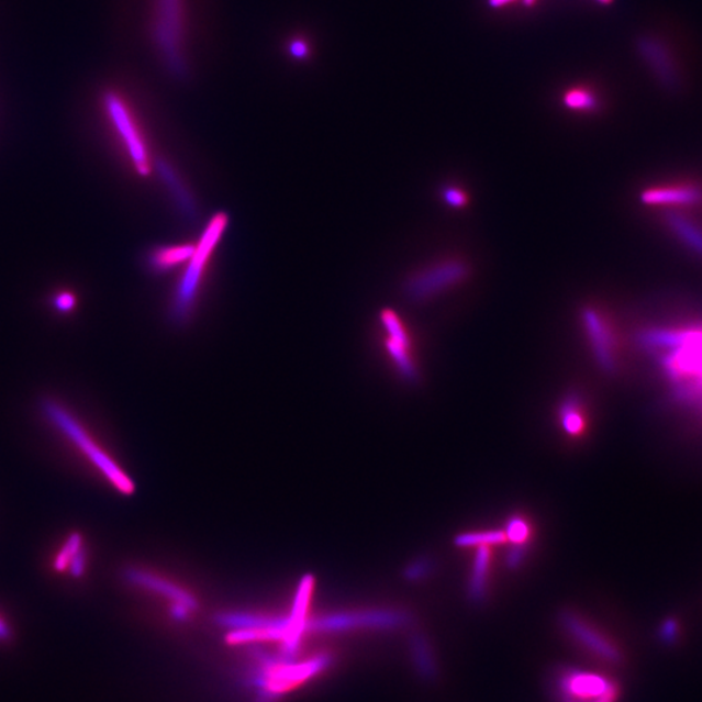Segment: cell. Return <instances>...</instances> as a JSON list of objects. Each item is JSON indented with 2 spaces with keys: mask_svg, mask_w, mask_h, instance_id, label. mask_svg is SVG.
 Here are the masks:
<instances>
[{
  "mask_svg": "<svg viewBox=\"0 0 702 702\" xmlns=\"http://www.w3.org/2000/svg\"><path fill=\"white\" fill-rule=\"evenodd\" d=\"M565 103L573 110L592 111L598 108V99L587 90L570 91L565 98Z\"/></svg>",
  "mask_w": 702,
  "mask_h": 702,
  "instance_id": "cell-25",
  "label": "cell"
},
{
  "mask_svg": "<svg viewBox=\"0 0 702 702\" xmlns=\"http://www.w3.org/2000/svg\"><path fill=\"white\" fill-rule=\"evenodd\" d=\"M125 579L134 586L165 595L166 599L174 601V605L187 606L191 612H194L198 608L197 600L193 595L183 591L182 588L169 583L166 579L154 576V573L138 569H127L125 571Z\"/></svg>",
  "mask_w": 702,
  "mask_h": 702,
  "instance_id": "cell-15",
  "label": "cell"
},
{
  "mask_svg": "<svg viewBox=\"0 0 702 702\" xmlns=\"http://www.w3.org/2000/svg\"><path fill=\"white\" fill-rule=\"evenodd\" d=\"M662 636L666 642H673L678 635V624L673 621H668L664 624Z\"/></svg>",
  "mask_w": 702,
  "mask_h": 702,
  "instance_id": "cell-33",
  "label": "cell"
},
{
  "mask_svg": "<svg viewBox=\"0 0 702 702\" xmlns=\"http://www.w3.org/2000/svg\"><path fill=\"white\" fill-rule=\"evenodd\" d=\"M561 623L567 633L593 655L610 664L622 661L621 651L615 645L577 614L564 612Z\"/></svg>",
  "mask_w": 702,
  "mask_h": 702,
  "instance_id": "cell-12",
  "label": "cell"
},
{
  "mask_svg": "<svg viewBox=\"0 0 702 702\" xmlns=\"http://www.w3.org/2000/svg\"><path fill=\"white\" fill-rule=\"evenodd\" d=\"M505 542V534L501 531L479 532V534H464L456 538L458 546H491Z\"/></svg>",
  "mask_w": 702,
  "mask_h": 702,
  "instance_id": "cell-24",
  "label": "cell"
},
{
  "mask_svg": "<svg viewBox=\"0 0 702 702\" xmlns=\"http://www.w3.org/2000/svg\"><path fill=\"white\" fill-rule=\"evenodd\" d=\"M196 244H172L156 246L146 254V267L154 274H167L187 265Z\"/></svg>",
  "mask_w": 702,
  "mask_h": 702,
  "instance_id": "cell-16",
  "label": "cell"
},
{
  "mask_svg": "<svg viewBox=\"0 0 702 702\" xmlns=\"http://www.w3.org/2000/svg\"><path fill=\"white\" fill-rule=\"evenodd\" d=\"M444 198L452 208H464L467 202L464 191L454 188H446L444 190Z\"/></svg>",
  "mask_w": 702,
  "mask_h": 702,
  "instance_id": "cell-30",
  "label": "cell"
},
{
  "mask_svg": "<svg viewBox=\"0 0 702 702\" xmlns=\"http://www.w3.org/2000/svg\"><path fill=\"white\" fill-rule=\"evenodd\" d=\"M411 650H413V657L417 671L422 673L424 678L432 679L436 677V664L435 658L432 656L430 645L427 640L420 634H416L411 642Z\"/></svg>",
  "mask_w": 702,
  "mask_h": 702,
  "instance_id": "cell-20",
  "label": "cell"
},
{
  "mask_svg": "<svg viewBox=\"0 0 702 702\" xmlns=\"http://www.w3.org/2000/svg\"><path fill=\"white\" fill-rule=\"evenodd\" d=\"M41 408L46 420L87 457L89 463L109 480V483L116 488V491L125 495H131L136 491V484L130 475L124 472L123 468L96 443V439L88 434V431L66 408L53 400H45Z\"/></svg>",
  "mask_w": 702,
  "mask_h": 702,
  "instance_id": "cell-5",
  "label": "cell"
},
{
  "mask_svg": "<svg viewBox=\"0 0 702 702\" xmlns=\"http://www.w3.org/2000/svg\"><path fill=\"white\" fill-rule=\"evenodd\" d=\"M382 327L388 333V338L395 339V342L410 345L409 336L405 327L401 322L399 315L392 310H382L380 315Z\"/></svg>",
  "mask_w": 702,
  "mask_h": 702,
  "instance_id": "cell-23",
  "label": "cell"
},
{
  "mask_svg": "<svg viewBox=\"0 0 702 702\" xmlns=\"http://www.w3.org/2000/svg\"><path fill=\"white\" fill-rule=\"evenodd\" d=\"M409 346L392 338H387L386 342L389 356L393 359L397 368L408 380L414 381L416 379V370L413 360L410 358Z\"/></svg>",
  "mask_w": 702,
  "mask_h": 702,
  "instance_id": "cell-21",
  "label": "cell"
},
{
  "mask_svg": "<svg viewBox=\"0 0 702 702\" xmlns=\"http://www.w3.org/2000/svg\"><path fill=\"white\" fill-rule=\"evenodd\" d=\"M231 218L225 211H218L205 224L200 239L196 244L186 269L180 276L169 302L168 316L177 327L190 322L200 297L205 269H208L216 247L229 230Z\"/></svg>",
  "mask_w": 702,
  "mask_h": 702,
  "instance_id": "cell-3",
  "label": "cell"
},
{
  "mask_svg": "<svg viewBox=\"0 0 702 702\" xmlns=\"http://www.w3.org/2000/svg\"><path fill=\"white\" fill-rule=\"evenodd\" d=\"M506 531L510 542L515 545H524L527 542L530 535L528 524L522 517H512L508 523Z\"/></svg>",
  "mask_w": 702,
  "mask_h": 702,
  "instance_id": "cell-26",
  "label": "cell"
},
{
  "mask_svg": "<svg viewBox=\"0 0 702 702\" xmlns=\"http://www.w3.org/2000/svg\"><path fill=\"white\" fill-rule=\"evenodd\" d=\"M662 224L670 236L687 252L702 260V222L692 211L662 210Z\"/></svg>",
  "mask_w": 702,
  "mask_h": 702,
  "instance_id": "cell-13",
  "label": "cell"
},
{
  "mask_svg": "<svg viewBox=\"0 0 702 702\" xmlns=\"http://www.w3.org/2000/svg\"><path fill=\"white\" fill-rule=\"evenodd\" d=\"M431 571V564L427 559H417L416 562L411 564L406 569V578L411 581L423 579L427 577Z\"/></svg>",
  "mask_w": 702,
  "mask_h": 702,
  "instance_id": "cell-28",
  "label": "cell"
},
{
  "mask_svg": "<svg viewBox=\"0 0 702 702\" xmlns=\"http://www.w3.org/2000/svg\"><path fill=\"white\" fill-rule=\"evenodd\" d=\"M636 339L657 360L672 400L702 417V316L649 325Z\"/></svg>",
  "mask_w": 702,
  "mask_h": 702,
  "instance_id": "cell-1",
  "label": "cell"
},
{
  "mask_svg": "<svg viewBox=\"0 0 702 702\" xmlns=\"http://www.w3.org/2000/svg\"><path fill=\"white\" fill-rule=\"evenodd\" d=\"M82 548L83 537L80 532H74V534H70L54 559V570L56 572L68 570L70 561H73L74 557Z\"/></svg>",
  "mask_w": 702,
  "mask_h": 702,
  "instance_id": "cell-22",
  "label": "cell"
},
{
  "mask_svg": "<svg viewBox=\"0 0 702 702\" xmlns=\"http://www.w3.org/2000/svg\"><path fill=\"white\" fill-rule=\"evenodd\" d=\"M151 38L168 74L186 76L191 63L193 0H151Z\"/></svg>",
  "mask_w": 702,
  "mask_h": 702,
  "instance_id": "cell-2",
  "label": "cell"
},
{
  "mask_svg": "<svg viewBox=\"0 0 702 702\" xmlns=\"http://www.w3.org/2000/svg\"><path fill=\"white\" fill-rule=\"evenodd\" d=\"M524 555H526V546L515 545L514 548L509 553L508 566L512 567V569H515V567L522 564Z\"/></svg>",
  "mask_w": 702,
  "mask_h": 702,
  "instance_id": "cell-32",
  "label": "cell"
},
{
  "mask_svg": "<svg viewBox=\"0 0 702 702\" xmlns=\"http://www.w3.org/2000/svg\"><path fill=\"white\" fill-rule=\"evenodd\" d=\"M468 265L464 260L449 259L423 269L406 283V293L414 301L427 300L467 278Z\"/></svg>",
  "mask_w": 702,
  "mask_h": 702,
  "instance_id": "cell-9",
  "label": "cell"
},
{
  "mask_svg": "<svg viewBox=\"0 0 702 702\" xmlns=\"http://www.w3.org/2000/svg\"><path fill=\"white\" fill-rule=\"evenodd\" d=\"M489 566H491V550L487 545L479 546L472 567L470 591H468L473 602L483 601L486 598Z\"/></svg>",
  "mask_w": 702,
  "mask_h": 702,
  "instance_id": "cell-18",
  "label": "cell"
},
{
  "mask_svg": "<svg viewBox=\"0 0 702 702\" xmlns=\"http://www.w3.org/2000/svg\"><path fill=\"white\" fill-rule=\"evenodd\" d=\"M12 631L7 622L0 616V642L10 640Z\"/></svg>",
  "mask_w": 702,
  "mask_h": 702,
  "instance_id": "cell-34",
  "label": "cell"
},
{
  "mask_svg": "<svg viewBox=\"0 0 702 702\" xmlns=\"http://www.w3.org/2000/svg\"><path fill=\"white\" fill-rule=\"evenodd\" d=\"M642 202L658 210H702V181L698 179L666 180L645 189Z\"/></svg>",
  "mask_w": 702,
  "mask_h": 702,
  "instance_id": "cell-8",
  "label": "cell"
},
{
  "mask_svg": "<svg viewBox=\"0 0 702 702\" xmlns=\"http://www.w3.org/2000/svg\"><path fill=\"white\" fill-rule=\"evenodd\" d=\"M156 171H158L161 182L165 183L182 215L194 219L198 212L197 202L186 181L181 179L180 175L167 160L160 159L158 165H156Z\"/></svg>",
  "mask_w": 702,
  "mask_h": 702,
  "instance_id": "cell-17",
  "label": "cell"
},
{
  "mask_svg": "<svg viewBox=\"0 0 702 702\" xmlns=\"http://www.w3.org/2000/svg\"><path fill=\"white\" fill-rule=\"evenodd\" d=\"M583 317L587 335L590 337L595 359H598L602 370L609 374L614 372L616 364H619V360H616L619 344H616L612 325L593 309H586Z\"/></svg>",
  "mask_w": 702,
  "mask_h": 702,
  "instance_id": "cell-11",
  "label": "cell"
},
{
  "mask_svg": "<svg viewBox=\"0 0 702 702\" xmlns=\"http://www.w3.org/2000/svg\"><path fill=\"white\" fill-rule=\"evenodd\" d=\"M639 52L666 89L676 91L680 88L682 76H680L676 58L664 42L655 37H643L639 41Z\"/></svg>",
  "mask_w": 702,
  "mask_h": 702,
  "instance_id": "cell-14",
  "label": "cell"
},
{
  "mask_svg": "<svg viewBox=\"0 0 702 702\" xmlns=\"http://www.w3.org/2000/svg\"><path fill=\"white\" fill-rule=\"evenodd\" d=\"M332 662L333 658L330 655H319L307 661L293 662L292 658H274L259 654L258 662L247 673L246 680L257 694V702H276L283 694L327 670Z\"/></svg>",
  "mask_w": 702,
  "mask_h": 702,
  "instance_id": "cell-4",
  "label": "cell"
},
{
  "mask_svg": "<svg viewBox=\"0 0 702 702\" xmlns=\"http://www.w3.org/2000/svg\"><path fill=\"white\" fill-rule=\"evenodd\" d=\"M562 428L567 435L579 436L584 428V417L581 414L579 395L572 393L567 395L559 409Z\"/></svg>",
  "mask_w": 702,
  "mask_h": 702,
  "instance_id": "cell-19",
  "label": "cell"
},
{
  "mask_svg": "<svg viewBox=\"0 0 702 702\" xmlns=\"http://www.w3.org/2000/svg\"><path fill=\"white\" fill-rule=\"evenodd\" d=\"M614 686L604 677L579 670L564 671L557 679V688L564 702H593Z\"/></svg>",
  "mask_w": 702,
  "mask_h": 702,
  "instance_id": "cell-10",
  "label": "cell"
},
{
  "mask_svg": "<svg viewBox=\"0 0 702 702\" xmlns=\"http://www.w3.org/2000/svg\"><path fill=\"white\" fill-rule=\"evenodd\" d=\"M410 616L400 610H366L308 620L307 633H338L358 628L393 629L408 626Z\"/></svg>",
  "mask_w": 702,
  "mask_h": 702,
  "instance_id": "cell-7",
  "label": "cell"
},
{
  "mask_svg": "<svg viewBox=\"0 0 702 702\" xmlns=\"http://www.w3.org/2000/svg\"><path fill=\"white\" fill-rule=\"evenodd\" d=\"M68 569L74 578L83 577L85 569H87V553H85L83 548L70 561Z\"/></svg>",
  "mask_w": 702,
  "mask_h": 702,
  "instance_id": "cell-29",
  "label": "cell"
},
{
  "mask_svg": "<svg viewBox=\"0 0 702 702\" xmlns=\"http://www.w3.org/2000/svg\"><path fill=\"white\" fill-rule=\"evenodd\" d=\"M102 104L137 174L140 176L151 175V153H148L147 142L130 104L115 90L105 91Z\"/></svg>",
  "mask_w": 702,
  "mask_h": 702,
  "instance_id": "cell-6",
  "label": "cell"
},
{
  "mask_svg": "<svg viewBox=\"0 0 702 702\" xmlns=\"http://www.w3.org/2000/svg\"><path fill=\"white\" fill-rule=\"evenodd\" d=\"M75 297L70 293L64 292L54 298V307L60 312H69L75 308Z\"/></svg>",
  "mask_w": 702,
  "mask_h": 702,
  "instance_id": "cell-31",
  "label": "cell"
},
{
  "mask_svg": "<svg viewBox=\"0 0 702 702\" xmlns=\"http://www.w3.org/2000/svg\"><path fill=\"white\" fill-rule=\"evenodd\" d=\"M288 52L296 59H307L310 54L309 41L304 37H293L289 42Z\"/></svg>",
  "mask_w": 702,
  "mask_h": 702,
  "instance_id": "cell-27",
  "label": "cell"
}]
</instances>
